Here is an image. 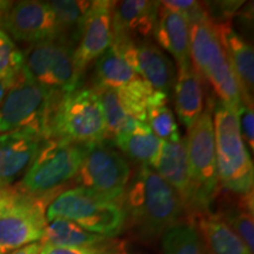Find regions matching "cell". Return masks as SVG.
<instances>
[{
  "mask_svg": "<svg viewBox=\"0 0 254 254\" xmlns=\"http://www.w3.org/2000/svg\"><path fill=\"white\" fill-rule=\"evenodd\" d=\"M122 206L126 226L142 241L157 240L187 220L182 198L150 166H140L131 176Z\"/></svg>",
  "mask_w": 254,
  "mask_h": 254,
  "instance_id": "cell-1",
  "label": "cell"
},
{
  "mask_svg": "<svg viewBox=\"0 0 254 254\" xmlns=\"http://www.w3.org/2000/svg\"><path fill=\"white\" fill-rule=\"evenodd\" d=\"M46 139H64L78 144L105 141L104 113L93 88L80 87L57 95L47 119Z\"/></svg>",
  "mask_w": 254,
  "mask_h": 254,
  "instance_id": "cell-2",
  "label": "cell"
},
{
  "mask_svg": "<svg viewBox=\"0 0 254 254\" xmlns=\"http://www.w3.org/2000/svg\"><path fill=\"white\" fill-rule=\"evenodd\" d=\"M212 112L219 185L236 194L253 192V163L241 138L237 109L218 101Z\"/></svg>",
  "mask_w": 254,
  "mask_h": 254,
  "instance_id": "cell-3",
  "label": "cell"
},
{
  "mask_svg": "<svg viewBox=\"0 0 254 254\" xmlns=\"http://www.w3.org/2000/svg\"><path fill=\"white\" fill-rule=\"evenodd\" d=\"M87 145L46 139L18 186L32 195L55 199L64 186L74 180Z\"/></svg>",
  "mask_w": 254,
  "mask_h": 254,
  "instance_id": "cell-4",
  "label": "cell"
},
{
  "mask_svg": "<svg viewBox=\"0 0 254 254\" xmlns=\"http://www.w3.org/2000/svg\"><path fill=\"white\" fill-rule=\"evenodd\" d=\"M52 200L32 195L19 186L0 189V254L40 243Z\"/></svg>",
  "mask_w": 254,
  "mask_h": 254,
  "instance_id": "cell-5",
  "label": "cell"
},
{
  "mask_svg": "<svg viewBox=\"0 0 254 254\" xmlns=\"http://www.w3.org/2000/svg\"><path fill=\"white\" fill-rule=\"evenodd\" d=\"M212 109L213 106L211 107L209 104L187 129L185 138L190 178L194 189L193 204L189 215L190 222L198 214L211 211V206L220 192Z\"/></svg>",
  "mask_w": 254,
  "mask_h": 254,
  "instance_id": "cell-6",
  "label": "cell"
},
{
  "mask_svg": "<svg viewBox=\"0 0 254 254\" xmlns=\"http://www.w3.org/2000/svg\"><path fill=\"white\" fill-rule=\"evenodd\" d=\"M189 27L193 68L202 81L208 82L219 101L238 109L240 104H244L239 85L215 33L212 19L190 23Z\"/></svg>",
  "mask_w": 254,
  "mask_h": 254,
  "instance_id": "cell-7",
  "label": "cell"
},
{
  "mask_svg": "<svg viewBox=\"0 0 254 254\" xmlns=\"http://www.w3.org/2000/svg\"><path fill=\"white\" fill-rule=\"evenodd\" d=\"M55 219L69 220L91 233L114 238L125 230L123 206L95 196L80 187L59 193L46 208L47 222Z\"/></svg>",
  "mask_w": 254,
  "mask_h": 254,
  "instance_id": "cell-8",
  "label": "cell"
},
{
  "mask_svg": "<svg viewBox=\"0 0 254 254\" xmlns=\"http://www.w3.org/2000/svg\"><path fill=\"white\" fill-rule=\"evenodd\" d=\"M24 72L40 86L69 93L82 86L84 73L74 60V46L62 38L32 44L24 52Z\"/></svg>",
  "mask_w": 254,
  "mask_h": 254,
  "instance_id": "cell-9",
  "label": "cell"
},
{
  "mask_svg": "<svg viewBox=\"0 0 254 254\" xmlns=\"http://www.w3.org/2000/svg\"><path fill=\"white\" fill-rule=\"evenodd\" d=\"M131 179V166L127 159L109 145V141L92 142L74 182L77 187L106 201L122 205Z\"/></svg>",
  "mask_w": 254,
  "mask_h": 254,
  "instance_id": "cell-10",
  "label": "cell"
},
{
  "mask_svg": "<svg viewBox=\"0 0 254 254\" xmlns=\"http://www.w3.org/2000/svg\"><path fill=\"white\" fill-rule=\"evenodd\" d=\"M58 94L46 90L21 71L9 85L0 105V134L33 128L45 138L50 110Z\"/></svg>",
  "mask_w": 254,
  "mask_h": 254,
  "instance_id": "cell-11",
  "label": "cell"
},
{
  "mask_svg": "<svg viewBox=\"0 0 254 254\" xmlns=\"http://www.w3.org/2000/svg\"><path fill=\"white\" fill-rule=\"evenodd\" d=\"M0 28L13 39L30 45L59 38L58 23L49 1L9 2L0 11Z\"/></svg>",
  "mask_w": 254,
  "mask_h": 254,
  "instance_id": "cell-12",
  "label": "cell"
},
{
  "mask_svg": "<svg viewBox=\"0 0 254 254\" xmlns=\"http://www.w3.org/2000/svg\"><path fill=\"white\" fill-rule=\"evenodd\" d=\"M127 65L155 91L168 94L176 81L177 71L170 57L151 39L112 43Z\"/></svg>",
  "mask_w": 254,
  "mask_h": 254,
  "instance_id": "cell-13",
  "label": "cell"
},
{
  "mask_svg": "<svg viewBox=\"0 0 254 254\" xmlns=\"http://www.w3.org/2000/svg\"><path fill=\"white\" fill-rule=\"evenodd\" d=\"M116 1L97 0L92 2L82 25L80 38L74 49V60L82 73L112 45V13Z\"/></svg>",
  "mask_w": 254,
  "mask_h": 254,
  "instance_id": "cell-14",
  "label": "cell"
},
{
  "mask_svg": "<svg viewBox=\"0 0 254 254\" xmlns=\"http://www.w3.org/2000/svg\"><path fill=\"white\" fill-rule=\"evenodd\" d=\"M44 141L43 134L33 128L0 134V189L11 186L25 174Z\"/></svg>",
  "mask_w": 254,
  "mask_h": 254,
  "instance_id": "cell-15",
  "label": "cell"
},
{
  "mask_svg": "<svg viewBox=\"0 0 254 254\" xmlns=\"http://www.w3.org/2000/svg\"><path fill=\"white\" fill-rule=\"evenodd\" d=\"M159 1L125 0L116 1L112 13V43L148 40L158 20Z\"/></svg>",
  "mask_w": 254,
  "mask_h": 254,
  "instance_id": "cell-16",
  "label": "cell"
},
{
  "mask_svg": "<svg viewBox=\"0 0 254 254\" xmlns=\"http://www.w3.org/2000/svg\"><path fill=\"white\" fill-rule=\"evenodd\" d=\"M152 168L165 182L170 184L182 198L189 220L193 196H194V189L190 178L185 138L171 141L161 140L160 148Z\"/></svg>",
  "mask_w": 254,
  "mask_h": 254,
  "instance_id": "cell-17",
  "label": "cell"
},
{
  "mask_svg": "<svg viewBox=\"0 0 254 254\" xmlns=\"http://www.w3.org/2000/svg\"><path fill=\"white\" fill-rule=\"evenodd\" d=\"M213 27L239 85L241 100L244 104L253 106L254 53L252 46L228 21H213Z\"/></svg>",
  "mask_w": 254,
  "mask_h": 254,
  "instance_id": "cell-18",
  "label": "cell"
},
{
  "mask_svg": "<svg viewBox=\"0 0 254 254\" xmlns=\"http://www.w3.org/2000/svg\"><path fill=\"white\" fill-rule=\"evenodd\" d=\"M153 38L159 47L170 53L178 68L190 65V27L182 14L159 4Z\"/></svg>",
  "mask_w": 254,
  "mask_h": 254,
  "instance_id": "cell-19",
  "label": "cell"
},
{
  "mask_svg": "<svg viewBox=\"0 0 254 254\" xmlns=\"http://www.w3.org/2000/svg\"><path fill=\"white\" fill-rule=\"evenodd\" d=\"M202 79L193 68L192 63L178 68L174 81V107L180 124L189 129L204 112Z\"/></svg>",
  "mask_w": 254,
  "mask_h": 254,
  "instance_id": "cell-20",
  "label": "cell"
},
{
  "mask_svg": "<svg viewBox=\"0 0 254 254\" xmlns=\"http://www.w3.org/2000/svg\"><path fill=\"white\" fill-rule=\"evenodd\" d=\"M219 211L217 215L231 228L254 253V220H253V192L236 194L226 190L222 196L218 194Z\"/></svg>",
  "mask_w": 254,
  "mask_h": 254,
  "instance_id": "cell-21",
  "label": "cell"
},
{
  "mask_svg": "<svg viewBox=\"0 0 254 254\" xmlns=\"http://www.w3.org/2000/svg\"><path fill=\"white\" fill-rule=\"evenodd\" d=\"M192 222L208 254H252L244 241L212 211L198 214Z\"/></svg>",
  "mask_w": 254,
  "mask_h": 254,
  "instance_id": "cell-22",
  "label": "cell"
},
{
  "mask_svg": "<svg viewBox=\"0 0 254 254\" xmlns=\"http://www.w3.org/2000/svg\"><path fill=\"white\" fill-rule=\"evenodd\" d=\"M117 147L140 164V166H150L155 161L161 140L153 134L147 124L135 122L129 128L113 139Z\"/></svg>",
  "mask_w": 254,
  "mask_h": 254,
  "instance_id": "cell-23",
  "label": "cell"
},
{
  "mask_svg": "<svg viewBox=\"0 0 254 254\" xmlns=\"http://www.w3.org/2000/svg\"><path fill=\"white\" fill-rule=\"evenodd\" d=\"M136 78L139 77L127 65L113 45H111L95 62L93 87L117 91Z\"/></svg>",
  "mask_w": 254,
  "mask_h": 254,
  "instance_id": "cell-24",
  "label": "cell"
},
{
  "mask_svg": "<svg viewBox=\"0 0 254 254\" xmlns=\"http://www.w3.org/2000/svg\"><path fill=\"white\" fill-rule=\"evenodd\" d=\"M109 238L91 233L74 222L55 219L47 222L41 245L53 247H84L103 243Z\"/></svg>",
  "mask_w": 254,
  "mask_h": 254,
  "instance_id": "cell-25",
  "label": "cell"
},
{
  "mask_svg": "<svg viewBox=\"0 0 254 254\" xmlns=\"http://www.w3.org/2000/svg\"><path fill=\"white\" fill-rule=\"evenodd\" d=\"M92 2L84 0H55L49 1L55 11L59 27V38L66 40L72 46H77L80 33Z\"/></svg>",
  "mask_w": 254,
  "mask_h": 254,
  "instance_id": "cell-26",
  "label": "cell"
},
{
  "mask_svg": "<svg viewBox=\"0 0 254 254\" xmlns=\"http://www.w3.org/2000/svg\"><path fill=\"white\" fill-rule=\"evenodd\" d=\"M146 124L160 140L171 141L182 138L173 111L168 105V94L163 92L154 91L151 95L146 109Z\"/></svg>",
  "mask_w": 254,
  "mask_h": 254,
  "instance_id": "cell-27",
  "label": "cell"
},
{
  "mask_svg": "<svg viewBox=\"0 0 254 254\" xmlns=\"http://www.w3.org/2000/svg\"><path fill=\"white\" fill-rule=\"evenodd\" d=\"M160 239L164 254H208L198 230L190 221H183L170 228Z\"/></svg>",
  "mask_w": 254,
  "mask_h": 254,
  "instance_id": "cell-28",
  "label": "cell"
},
{
  "mask_svg": "<svg viewBox=\"0 0 254 254\" xmlns=\"http://www.w3.org/2000/svg\"><path fill=\"white\" fill-rule=\"evenodd\" d=\"M92 88L99 98L101 109H103L105 125H106V139H105V141H113L116 136L129 128L135 120L132 119L123 109L116 91L103 87Z\"/></svg>",
  "mask_w": 254,
  "mask_h": 254,
  "instance_id": "cell-29",
  "label": "cell"
},
{
  "mask_svg": "<svg viewBox=\"0 0 254 254\" xmlns=\"http://www.w3.org/2000/svg\"><path fill=\"white\" fill-rule=\"evenodd\" d=\"M154 91L148 82L136 78L116 92L125 112L136 122L146 124V109Z\"/></svg>",
  "mask_w": 254,
  "mask_h": 254,
  "instance_id": "cell-30",
  "label": "cell"
},
{
  "mask_svg": "<svg viewBox=\"0 0 254 254\" xmlns=\"http://www.w3.org/2000/svg\"><path fill=\"white\" fill-rule=\"evenodd\" d=\"M24 68V52L7 33L0 28V80L8 86Z\"/></svg>",
  "mask_w": 254,
  "mask_h": 254,
  "instance_id": "cell-31",
  "label": "cell"
},
{
  "mask_svg": "<svg viewBox=\"0 0 254 254\" xmlns=\"http://www.w3.org/2000/svg\"><path fill=\"white\" fill-rule=\"evenodd\" d=\"M39 254H127L122 241L109 238L103 243L84 247H53L43 245Z\"/></svg>",
  "mask_w": 254,
  "mask_h": 254,
  "instance_id": "cell-32",
  "label": "cell"
},
{
  "mask_svg": "<svg viewBox=\"0 0 254 254\" xmlns=\"http://www.w3.org/2000/svg\"><path fill=\"white\" fill-rule=\"evenodd\" d=\"M238 123L241 138L245 142L247 150H254V113L252 105L240 104L237 109Z\"/></svg>",
  "mask_w": 254,
  "mask_h": 254,
  "instance_id": "cell-33",
  "label": "cell"
},
{
  "mask_svg": "<svg viewBox=\"0 0 254 254\" xmlns=\"http://www.w3.org/2000/svg\"><path fill=\"white\" fill-rule=\"evenodd\" d=\"M41 247H43V245H41L40 243H34L31 244V245L24 246L21 247V249L14 250L12 251V252H8L6 254H39Z\"/></svg>",
  "mask_w": 254,
  "mask_h": 254,
  "instance_id": "cell-34",
  "label": "cell"
},
{
  "mask_svg": "<svg viewBox=\"0 0 254 254\" xmlns=\"http://www.w3.org/2000/svg\"><path fill=\"white\" fill-rule=\"evenodd\" d=\"M7 88H8V85L5 84L4 81L0 80V105H1L2 100H4L6 92H7Z\"/></svg>",
  "mask_w": 254,
  "mask_h": 254,
  "instance_id": "cell-35",
  "label": "cell"
}]
</instances>
